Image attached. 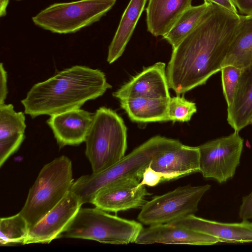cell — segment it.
I'll use <instances>...</instances> for the list:
<instances>
[{
    "label": "cell",
    "instance_id": "6da1fadb",
    "mask_svg": "<svg viewBox=\"0 0 252 252\" xmlns=\"http://www.w3.org/2000/svg\"><path fill=\"white\" fill-rule=\"evenodd\" d=\"M240 15L212 3L197 27L173 49L166 70L169 89L183 94L220 71Z\"/></svg>",
    "mask_w": 252,
    "mask_h": 252
},
{
    "label": "cell",
    "instance_id": "7a4b0ae2",
    "mask_svg": "<svg viewBox=\"0 0 252 252\" xmlns=\"http://www.w3.org/2000/svg\"><path fill=\"white\" fill-rule=\"evenodd\" d=\"M111 87L100 70L75 65L33 85L21 103L25 113L32 118L52 116L80 108Z\"/></svg>",
    "mask_w": 252,
    "mask_h": 252
},
{
    "label": "cell",
    "instance_id": "3957f363",
    "mask_svg": "<svg viewBox=\"0 0 252 252\" xmlns=\"http://www.w3.org/2000/svg\"><path fill=\"white\" fill-rule=\"evenodd\" d=\"M180 143L175 139L154 136L110 167L81 176L73 182L70 190L78 196L82 204L92 203L96 193L112 183L127 177L142 178L145 169L156 156Z\"/></svg>",
    "mask_w": 252,
    "mask_h": 252
},
{
    "label": "cell",
    "instance_id": "277c9868",
    "mask_svg": "<svg viewBox=\"0 0 252 252\" xmlns=\"http://www.w3.org/2000/svg\"><path fill=\"white\" fill-rule=\"evenodd\" d=\"M85 142L93 173L112 166L125 157L127 148V128L123 119L110 108H99Z\"/></svg>",
    "mask_w": 252,
    "mask_h": 252
},
{
    "label": "cell",
    "instance_id": "5b68a950",
    "mask_svg": "<svg viewBox=\"0 0 252 252\" xmlns=\"http://www.w3.org/2000/svg\"><path fill=\"white\" fill-rule=\"evenodd\" d=\"M73 181L72 162L66 156L57 158L42 167L19 212L30 228L62 200Z\"/></svg>",
    "mask_w": 252,
    "mask_h": 252
},
{
    "label": "cell",
    "instance_id": "8992f818",
    "mask_svg": "<svg viewBox=\"0 0 252 252\" xmlns=\"http://www.w3.org/2000/svg\"><path fill=\"white\" fill-rule=\"evenodd\" d=\"M143 228L141 223L110 215L96 207L80 208L59 238L128 244L135 242Z\"/></svg>",
    "mask_w": 252,
    "mask_h": 252
},
{
    "label": "cell",
    "instance_id": "52a82bcc",
    "mask_svg": "<svg viewBox=\"0 0 252 252\" xmlns=\"http://www.w3.org/2000/svg\"><path fill=\"white\" fill-rule=\"evenodd\" d=\"M117 0H78L50 5L32 17L37 27L53 33H75L98 22Z\"/></svg>",
    "mask_w": 252,
    "mask_h": 252
},
{
    "label": "cell",
    "instance_id": "ba28073f",
    "mask_svg": "<svg viewBox=\"0 0 252 252\" xmlns=\"http://www.w3.org/2000/svg\"><path fill=\"white\" fill-rule=\"evenodd\" d=\"M211 186L180 187L162 195L156 196L141 207L138 220L143 224L153 225L174 221L194 214L198 204Z\"/></svg>",
    "mask_w": 252,
    "mask_h": 252
},
{
    "label": "cell",
    "instance_id": "9c48e42d",
    "mask_svg": "<svg viewBox=\"0 0 252 252\" xmlns=\"http://www.w3.org/2000/svg\"><path fill=\"white\" fill-rule=\"evenodd\" d=\"M239 132L234 131L228 136L198 146L199 172L203 177L222 183L234 176L240 162L244 144Z\"/></svg>",
    "mask_w": 252,
    "mask_h": 252
},
{
    "label": "cell",
    "instance_id": "30bf717a",
    "mask_svg": "<svg viewBox=\"0 0 252 252\" xmlns=\"http://www.w3.org/2000/svg\"><path fill=\"white\" fill-rule=\"evenodd\" d=\"M142 177H127L120 179L100 189L92 202L96 207L106 212L117 213L141 208L150 195L145 186L136 189Z\"/></svg>",
    "mask_w": 252,
    "mask_h": 252
},
{
    "label": "cell",
    "instance_id": "8fae6325",
    "mask_svg": "<svg viewBox=\"0 0 252 252\" xmlns=\"http://www.w3.org/2000/svg\"><path fill=\"white\" fill-rule=\"evenodd\" d=\"M82 205L78 196L69 190L57 205L30 228L25 245L48 244L59 238Z\"/></svg>",
    "mask_w": 252,
    "mask_h": 252
},
{
    "label": "cell",
    "instance_id": "7c38bea8",
    "mask_svg": "<svg viewBox=\"0 0 252 252\" xmlns=\"http://www.w3.org/2000/svg\"><path fill=\"white\" fill-rule=\"evenodd\" d=\"M165 64L158 62L132 77L113 93L119 100L130 97L170 98Z\"/></svg>",
    "mask_w": 252,
    "mask_h": 252
},
{
    "label": "cell",
    "instance_id": "4fadbf2b",
    "mask_svg": "<svg viewBox=\"0 0 252 252\" xmlns=\"http://www.w3.org/2000/svg\"><path fill=\"white\" fill-rule=\"evenodd\" d=\"M220 242L218 238L184 226L170 223L143 228L135 243L140 244L213 245Z\"/></svg>",
    "mask_w": 252,
    "mask_h": 252
},
{
    "label": "cell",
    "instance_id": "5bb4252c",
    "mask_svg": "<svg viewBox=\"0 0 252 252\" xmlns=\"http://www.w3.org/2000/svg\"><path fill=\"white\" fill-rule=\"evenodd\" d=\"M94 114L80 108L53 115L47 121L60 147L85 142Z\"/></svg>",
    "mask_w": 252,
    "mask_h": 252
},
{
    "label": "cell",
    "instance_id": "9a60e30c",
    "mask_svg": "<svg viewBox=\"0 0 252 252\" xmlns=\"http://www.w3.org/2000/svg\"><path fill=\"white\" fill-rule=\"evenodd\" d=\"M240 222L226 223L207 220L189 215L170 223L184 226L217 238L220 242H252V222L242 220Z\"/></svg>",
    "mask_w": 252,
    "mask_h": 252
},
{
    "label": "cell",
    "instance_id": "2e32d148",
    "mask_svg": "<svg viewBox=\"0 0 252 252\" xmlns=\"http://www.w3.org/2000/svg\"><path fill=\"white\" fill-rule=\"evenodd\" d=\"M154 170L182 177L199 172V151L198 147L179 143L156 156L150 163Z\"/></svg>",
    "mask_w": 252,
    "mask_h": 252
},
{
    "label": "cell",
    "instance_id": "e0dca14e",
    "mask_svg": "<svg viewBox=\"0 0 252 252\" xmlns=\"http://www.w3.org/2000/svg\"><path fill=\"white\" fill-rule=\"evenodd\" d=\"M192 0H148L146 8L147 30L156 37L164 36Z\"/></svg>",
    "mask_w": 252,
    "mask_h": 252
},
{
    "label": "cell",
    "instance_id": "ac0fdd59",
    "mask_svg": "<svg viewBox=\"0 0 252 252\" xmlns=\"http://www.w3.org/2000/svg\"><path fill=\"white\" fill-rule=\"evenodd\" d=\"M26 125L22 112L12 104L0 105V166L20 147L25 138Z\"/></svg>",
    "mask_w": 252,
    "mask_h": 252
},
{
    "label": "cell",
    "instance_id": "d6986e66",
    "mask_svg": "<svg viewBox=\"0 0 252 252\" xmlns=\"http://www.w3.org/2000/svg\"><path fill=\"white\" fill-rule=\"evenodd\" d=\"M227 121L234 131L252 125V64L242 69L236 92L227 106Z\"/></svg>",
    "mask_w": 252,
    "mask_h": 252
},
{
    "label": "cell",
    "instance_id": "ffe728a7",
    "mask_svg": "<svg viewBox=\"0 0 252 252\" xmlns=\"http://www.w3.org/2000/svg\"><path fill=\"white\" fill-rule=\"evenodd\" d=\"M252 64V14L240 15V21L221 68L233 65L243 69Z\"/></svg>",
    "mask_w": 252,
    "mask_h": 252
},
{
    "label": "cell",
    "instance_id": "44dd1931",
    "mask_svg": "<svg viewBox=\"0 0 252 252\" xmlns=\"http://www.w3.org/2000/svg\"><path fill=\"white\" fill-rule=\"evenodd\" d=\"M147 0H130L109 46L107 61L112 63L124 53L137 23L144 9Z\"/></svg>",
    "mask_w": 252,
    "mask_h": 252
},
{
    "label": "cell",
    "instance_id": "7402d4cb",
    "mask_svg": "<svg viewBox=\"0 0 252 252\" xmlns=\"http://www.w3.org/2000/svg\"><path fill=\"white\" fill-rule=\"evenodd\" d=\"M169 99L137 97L120 100L121 107L131 121L149 123L168 121L167 110Z\"/></svg>",
    "mask_w": 252,
    "mask_h": 252
},
{
    "label": "cell",
    "instance_id": "603a6c76",
    "mask_svg": "<svg viewBox=\"0 0 252 252\" xmlns=\"http://www.w3.org/2000/svg\"><path fill=\"white\" fill-rule=\"evenodd\" d=\"M212 4L204 0L200 5H191L181 15L163 38L174 49L197 27Z\"/></svg>",
    "mask_w": 252,
    "mask_h": 252
},
{
    "label": "cell",
    "instance_id": "cb8c5ba5",
    "mask_svg": "<svg viewBox=\"0 0 252 252\" xmlns=\"http://www.w3.org/2000/svg\"><path fill=\"white\" fill-rule=\"evenodd\" d=\"M29 229L28 222L19 212L12 216L1 218L0 246L25 245Z\"/></svg>",
    "mask_w": 252,
    "mask_h": 252
},
{
    "label": "cell",
    "instance_id": "d4e9b609",
    "mask_svg": "<svg viewBox=\"0 0 252 252\" xmlns=\"http://www.w3.org/2000/svg\"><path fill=\"white\" fill-rule=\"evenodd\" d=\"M197 111L195 103L179 95L170 97L167 110L168 121L173 122L189 121Z\"/></svg>",
    "mask_w": 252,
    "mask_h": 252
},
{
    "label": "cell",
    "instance_id": "484cf974",
    "mask_svg": "<svg viewBox=\"0 0 252 252\" xmlns=\"http://www.w3.org/2000/svg\"><path fill=\"white\" fill-rule=\"evenodd\" d=\"M241 70L233 65H227L221 68L223 93L227 106L233 102Z\"/></svg>",
    "mask_w": 252,
    "mask_h": 252
},
{
    "label": "cell",
    "instance_id": "4316f807",
    "mask_svg": "<svg viewBox=\"0 0 252 252\" xmlns=\"http://www.w3.org/2000/svg\"><path fill=\"white\" fill-rule=\"evenodd\" d=\"M179 178V176L175 174L156 171L151 167L150 164L145 169L143 173L142 179L139 184L136 187V189H137L139 187L143 185L154 187L160 182L168 181Z\"/></svg>",
    "mask_w": 252,
    "mask_h": 252
},
{
    "label": "cell",
    "instance_id": "83f0119b",
    "mask_svg": "<svg viewBox=\"0 0 252 252\" xmlns=\"http://www.w3.org/2000/svg\"><path fill=\"white\" fill-rule=\"evenodd\" d=\"M239 215L242 220L252 219V191L250 194L243 197Z\"/></svg>",
    "mask_w": 252,
    "mask_h": 252
},
{
    "label": "cell",
    "instance_id": "f1b7e54d",
    "mask_svg": "<svg viewBox=\"0 0 252 252\" xmlns=\"http://www.w3.org/2000/svg\"><path fill=\"white\" fill-rule=\"evenodd\" d=\"M7 72L3 63L0 65V105L4 103V101L8 94L7 87Z\"/></svg>",
    "mask_w": 252,
    "mask_h": 252
},
{
    "label": "cell",
    "instance_id": "f546056e",
    "mask_svg": "<svg viewBox=\"0 0 252 252\" xmlns=\"http://www.w3.org/2000/svg\"><path fill=\"white\" fill-rule=\"evenodd\" d=\"M239 12L244 15L252 14V0H233Z\"/></svg>",
    "mask_w": 252,
    "mask_h": 252
},
{
    "label": "cell",
    "instance_id": "4dcf8cb0",
    "mask_svg": "<svg viewBox=\"0 0 252 252\" xmlns=\"http://www.w3.org/2000/svg\"><path fill=\"white\" fill-rule=\"evenodd\" d=\"M217 4L229 11L238 13L237 9L234 4L233 0H204Z\"/></svg>",
    "mask_w": 252,
    "mask_h": 252
},
{
    "label": "cell",
    "instance_id": "1f68e13d",
    "mask_svg": "<svg viewBox=\"0 0 252 252\" xmlns=\"http://www.w3.org/2000/svg\"><path fill=\"white\" fill-rule=\"evenodd\" d=\"M9 0H0V17H3L6 15L7 8Z\"/></svg>",
    "mask_w": 252,
    "mask_h": 252
},
{
    "label": "cell",
    "instance_id": "d6a6232c",
    "mask_svg": "<svg viewBox=\"0 0 252 252\" xmlns=\"http://www.w3.org/2000/svg\"><path fill=\"white\" fill-rule=\"evenodd\" d=\"M17 0V1H20V0Z\"/></svg>",
    "mask_w": 252,
    "mask_h": 252
}]
</instances>
